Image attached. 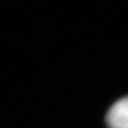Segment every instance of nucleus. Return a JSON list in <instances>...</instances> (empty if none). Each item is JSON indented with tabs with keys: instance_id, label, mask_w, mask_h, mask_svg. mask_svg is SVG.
Masks as SVG:
<instances>
[{
	"instance_id": "nucleus-1",
	"label": "nucleus",
	"mask_w": 128,
	"mask_h": 128,
	"mask_svg": "<svg viewBox=\"0 0 128 128\" xmlns=\"http://www.w3.org/2000/svg\"><path fill=\"white\" fill-rule=\"evenodd\" d=\"M106 124L110 128H128V96L111 106L106 114Z\"/></svg>"
}]
</instances>
